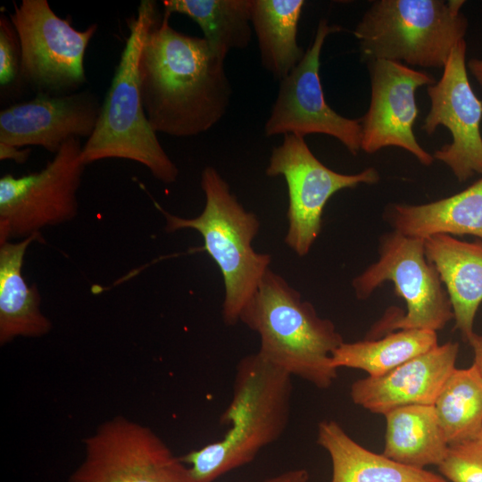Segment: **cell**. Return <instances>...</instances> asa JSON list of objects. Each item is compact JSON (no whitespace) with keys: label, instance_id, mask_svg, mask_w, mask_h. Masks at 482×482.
<instances>
[{"label":"cell","instance_id":"cell-11","mask_svg":"<svg viewBox=\"0 0 482 482\" xmlns=\"http://www.w3.org/2000/svg\"><path fill=\"white\" fill-rule=\"evenodd\" d=\"M266 174L286 180L288 230L285 242L299 256L306 255L317 239L323 209L334 194L361 184H375L380 179L373 167L356 174L332 170L316 158L304 137L292 134L285 135L283 142L272 149Z\"/></svg>","mask_w":482,"mask_h":482},{"label":"cell","instance_id":"cell-5","mask_svg":"<svg viewBox=\"0 0 482 482\" xmlns=\"http://www.w3.org/2000/svg\"><path fill=\"white\" fill-rule=\"evenodd\" d=\"M201 187L205 204L195 218L179 217L156 203L155 206L165 218L168 232L190 229L202 236L204 249L221 271L225 287L222 317L232 326L239 321L243 309L270 269L271 257L253 248L260 228L258 218L238 203L215 168L203 170Z\"/></svg>","mask_w":482,"mask_h":482},{"label":"cell","instance_id":"cell-27","mask_svg":"<svg viewBox=\"0 0 482 482\" xmlns=\"http://www.w3.org/2000/svg\"><path fill=\"white\" fill-rule=\"evenodd\" d=\"M22 79L21 47L17 32L5 15L0 18V86L1 92L19 90Z\"/></svg>","mask_w":482,"mask_h":482},{"label":"cell","instance_id":"cell-18","mask_svg":"<svg viewBox=\"0 0 482 482\" xmlns=\"http://www.w3.org/2000/svg\"><path fill=\"white\" fill-rule=\"evenodd\" d=\"M394 230L413 237L471 235L482 239V177L462 191L422 204H393L385 212Z\"/></svg>","mask_w":482,"mask_h":482},{"label":"cell","instance_id":"cell-31","mask_svg":"<svg viewBox=\"0 0 482 482\" xmlns=\"http://www.w3.org/2000/svg\"><path fill=\"white\" fill-rule=\"evenodd\" d=\"M467 68L477 82L482 87V59H470L467 62Z\"/></svg>","mask_w":482,"mask_h":482},{"label":"cell","instance_id":"cell-3","mask_svg":"<svg viewBox=\"0 0 482 482\" xmlns=\"http://www.w3.org/2000/svg\"><path fill=\"white\" fill-rule=\"evenodd\" d=\"M239 321L260 337L258 353L291 377L318 388L337 377L332 355L344 343L335 324L270 269L243 309Z\"/></svg>","mask_w":482,"mask_h":482},{"label":"cell","instance_id":"cell-1","mask_svg":"<svg viewBox=\"0 0 482 482\" xmlns=\"http://www.w3.org/2000/svg\"><path fill=\"white\" fill-rule=\"evenodd\" d=\"M163 12L148 31L138 62L146 118L156 133L198 136L225 115L232 88L224 62L204 37L174 29Z\"/></svg>","mask_w":482,"mask_h":482},{"label":"cell","instance_id":"cell-25","mask_svg":"<svg viewBox=\"0 0 482 482\" xmlns=\"http://www.w3.org/2000/svg\"><path fill=\"white\" fill-rule=\"evenodd\" d=\"M433 405L449 445L478 438L482 431V378L475 365L455 368Z\"/></svg>","mask_w":482,"mask_h":482},{"label":"cell","instance_id":"cell-20","mask_svg":"<svg viewBox=\"0 0 482 482\" xmlns=\"http://www.w3.org/2000/svg\"><path fill=\"white\" fill-rule=\"evenodd\" d=\"M317 443L330 457L331 482H447L425 469L404 465L367 450L335 420L319 423Z\"/></svg>","mask_w":482,"mask_h":482},{"label":"cell","instance_id":"cell-13","mask_svg":"<svg viewBox=\"0 0 482 482\" xmlns=\"http://www.w3.org/2000/svg\"><path fill=\"white\" fill-rule=\"evenodd\" d=\"M465 39L453 48L439 80L427 88L430 110L422 129L432 135L439 126L452 135V142L436 150L434 159L450 168L459 182L482 176V102L468 77Z\"/></svg>","mask_w":482,"mask_h":482},{"label":"cell","instance_id":"cell-4","mask_svg":"<svg viewBox=\"0 0 482 482\" xmlns=\"http://www.w3.org/2000/svg\"><path fill=\"white\" fill-rule=\"evenodd\" d=\"M161 13L155 1L142 0L128 21L129 37L92 135L82 145L85 165L106 159L142 164L164 184L176 182L179 170L162 148L142 103L138 62L146 35Z\"/></svg>","mask_w":482,"mask_h":482},{"label":"cell","instance_id":"cell-2","mask_svg":"<svg viewBox=\"0 0 482 482\" xmlns=\"http://www.w3.org/2000/svg\"><path fill=\"white\" fill-rule=\"evenodd\" d=\"M293 377L258 353L237 364L231 400L220 422L229 426L224 436L181 456L195 482H213L252 462L278 441L291 414Z\"/></svg>","mask_w":482,"mask_h":482},{"label":"cell","instance_id":"cell-8","mask_svg":"<svg viewBox=\"0 0 482 482\" xmlns=\"http://www.w3.org/2000/svg\"><path fill=\"white\" fill-rule=\"evenodd\" d=\"M79 138L66 141L37 172L0 179V245L74 219L85 164Z\"/></svg>","mask_w":482,"mask_h":482},{"label":"cell","instance_id":"cell-24","mask_svg":"<svg viewBox=\"0 0 482 482\" xmlns=\"http://www.w3.org/2000/svg\"><path fill=\"white\" fill-rule=\"evenodd\" d=\"M436 345V331L400 329L378 340L344 342L333 353L332 363L337 370L357 369L379 377Z\"/></svg>","mask_w":482,"mask_h":482},{"label":"cell","instance_id":"cell-10","mask_svg":"<svg viewBox=\"0 0 482 482\" xmlns=\"http://www.w3.org/2000/svg\"><path fill=\"white\" fill-rule=\"evenodd\" d=\"M84 449L68 482H195L188 466L154 430L123 416L99 425Z\"/></svg>","mask_w":482,"mask_h":482},{"label":"cell","instance_id":"cell-16","mask_svg":"<svg viewBox=\"0 0 482 482\" xmlns=\"http://www.w3.org/2000/svg\"><path fill=\"white\" fill-rule=\"evenodd\" d=\"M459 344L446 342L379 377L353 383V402L378 414L407 405H433L445 382L455 369Z\"/></svg>","mask_w":482,"mask_h":482},{"label":"cell","instance_id":"cell-21","mask_svg":"<svg viewBox=\"0 0 482 482\" xmlns=\"http://www.w3.org/2000/svg\"><path fill=\"white\" fill-rule=\"evenodd\" d=\"M385 417V456L419 469L440 465L449 445L434 405L403 406L388 411Z\"/></svg>","mask_w":482,"mask_h":482},{"label":"cell","instance_id":"cell-32","mask_svg":"<svg viewBox=\"0 0 482 482\" xmlns=\"http://www.w3.org/2000/svg\"><path fill=\"white\" fill-rule=\"evenodd\" d=\"M478 439L482 441V431H481V433H480L479 436H478Z\"/></svg>","mask_w":482,"mask_h":482},{"label":"cell","instance_id":"cell-14","mask_svg":"<svg viewBox=\"0 0 482 482\" xmlns=\"http://www.w3.org/2000/svg\"><path fill=\"white\" fill-rule=\"evenodd\" d=\"M370 78V103L361 118V149L367 154L388 146L403 148L423 165L429 166L434 157L417 141L413 127L419 109L415 93L436 81L431 74L386 60L368 62Z\"/></svg>","mask_w":482,"mask_h":482},{"label":"cell","instance_id":"cell-26","mask_svg":"<svg viewBox=\"0 0 482 482\" xmlns=\"http://www.w3.org/2000/svg\"><path fill=\"white\" fill-rule=\"evenodd\" d=\"M438 470L451 482H482V441L449 445Z\"/></svg>","mask_w":482,"mask_h":482},{"label":"cell","instance_id":"cell-15","mask_svg":"<svg viewBox=\"0 0 482 482\" xmlns=\"http://www.w3.org/2000/svg\"><path fill=\"white\" fill-rule=\"evenodd\" d=\"M101 105L89 91L37 94L1 111L0 142L21 148L40 146L55 154L69 139L92 135Z\"/></svg>","mask_w":482,"mask_h":482},{"label":"cell","instance_id":"cell-6","mask_svg":"<svg viewBox=\"0 0 482 482\" xmlns=\"http://www.w3.org/2000/svg\"><path fill=\"white\" fill-rule=\"evenodd\" d=\"M462 0H378L353 35L367 62L386 60L422 68H444L464 39L468 21Z\"/></svg>","mask_w":482,"mask_h":482},{"label":"cell","instance_id":"cell-9","mask_svg":"<svg viewBox=\"0 0 482 482\" xmlns=\"http://www.w3.org/2000/svg\"><path fill=\"white\" fill-rule=\"evenodd\" d=\"M9 18L21 47L24 84L37 94L62 96L86 82L84 57L97 24L78 30L47 0H22Z\"/></svg>","mask_w":482,"mask_h":482},{"label":"cell","instance_id":"cell-28","mask_svg":"<svg viewBox=\"0 0 482 482\" xmlns=\"http://www.w3.org/2000/svg\"><path fill=\"white\" fill-rule=\"evenodd\" d=\"M31 149L29 147L21 148L12 145L0 142V159L12 160L16 163H24L27 162Z\"/></svg>","mask_w":482,"mask_h":482},{"label":"cell","instance_id":"cell-23","mask_svg":"<svg viewBox=\"0 0 482 482\" xmlns=\"http://www.w3.org/2000/svg\"><path fill=\"white\" fill-rule=\"evenodd\" d=\"M163 12L180 13L198 24L212 51L225 60L252 39L253 0H164Z\"/></svg>","mask_w":482,"mask_h":482},{"label":"cell","instance_id":"cell-29","mask_svg":"<svg viewBox=\"0 0 482 482\" xmlns=\"http://www.w3.org/2000/svg\"><path fill=\"white\" fill-rule=\"evenodd\" d=\"M309 473L304 469H295L267 478L262 482H308Z\"/></svg>","mask_w":482,"mask_h":482},{"label":"cell","instance_id":"cell-12","mask_svg":"<svg viewBox=\"0 0 482 482\" xmlns=\"http://www.w3.org/2000/svg\"><path fill=\"white\" fill-rule=\"evenodd\" d=\"M342 28L319 21L315 37L302 61L279 81L278 96L265 122L267 137L292 134L330 136L353 154L361 150V119L338 114L326 102L320 77V54L328 35Z\"/></svg>","mask_w":482,"mask_h":482},{"label":"cell","instance_id":"cell-30","mask_svg":"<svg viewBox=\"0 0 482 482\" xmlns=\"http://www.w3.org/2000/svg\"><path fill=\"white\" fill-rule=\"evenodd\" d=\"M468 342L474 352V365L482 378V335L473 333Z\"/></svg>","mask_w":482,"mask_h":482},{"label":"cell","instance_id":"cell-7","mask_svg":"<svg viewBox=\"0 0 482 482\" xmlns=\"http://www.w3.org/2000/svg\"><path fill=\"white\" fill-rule=\"evenodd\" d=\"M379 258L353 280L359 299L368 298L386 281H392L395 293L406 304V314L380 320L372 336L395 329H429L437 331L453 319L446 290L435 266L425 255V239L392 231L383 235Z\"/></svg>","mask_w":482,"mask_h":482},{"label":"cell","instance_id":"cell-19","mask_svg":"<svg viewBox=\"0 0 482 482\" xmlns=\"http://www.w3.org/2000/svg\"><path fill=\"white\" fill-rule=\"evenodd\" d=\"M34 235L18 242L0 245V344L17 337H40L52 328L42 312L37 288L29 287L22 276V265L29 245L37 241Z\"/></svg>","mask_w":482,"mask_h":482},{"label":"cell","instance_id":"cell-17","mask_svg":"<svg viewBox=\"0 0 482 482\" xmlns=\"http://www.w3.org/2000/svg\"><path fill=\"white\" fill-rule=\"evenodd\" d=\"M425 255L445 287L455 328L468 341L482 303V241L466 242L436 234L425 238Z\"/></svg>","mask_w":482,"mask_h":482},{"label":"cell","instance_id":"cell-22","mask_svg":"<svg viewBox=\"0 0 482 482\" xmlns=\"http://www.w3.org/2000/svg\"><path fill=\"white\" fill-rule=\"evenodd\" d=\"M304 5L303 0H253L251 22L261 62L279 81L304 55L297 43L298 23Z\"/></svg>","mask_w":482,"mask_h":482}]
</instances>
